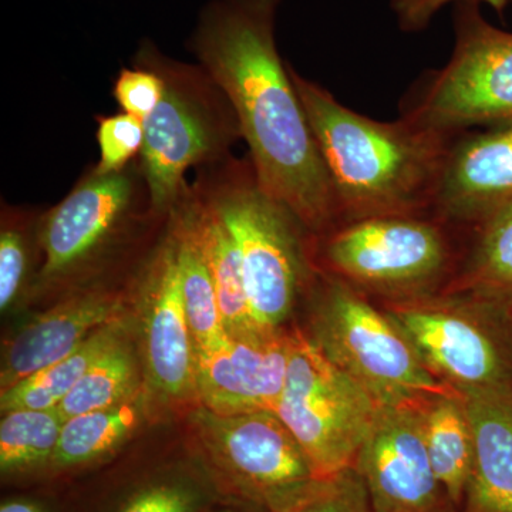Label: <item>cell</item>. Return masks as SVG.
Masks as SVG:
<instances>
[{
  "instance_id": "cell-6",
  "label": "cell",
  "mask_w": 512,
  "mask_h": 512,
  "mask_svg": "<svg viewBox=\"0 0 512 512\" xmlns=\"http://www.w3.org/2000/svg\"><path fill=\"white\" fill-rule=\"evenodd\" d=\"M454 33L453 55L410 92L403 119L450 134L511 120L512 33L488 23L477 2L458 3Z\"/></svg>"
},
{
  "instance_id": "cell-32",
  "label": "cell",
  "mask_w": 512,
  "mask_h": 512,
  "mask_svg": "<svg viewBox=\"0 0 512 512\" xmlns=\"http://www.w3.org/2000/svg\"><path fill=\"white\" fill-rule=\"evenodd\" d=\"M0 512H42L36 505L22 503V501H13V503L3 504Z\"/></svg>"
},
{
  "instance_id": "cell-11",
  "label": "cell",
  "mask_w": 512,
  "mask_h": 512,
  "mask_svg": "<svg viewBox=\"0 0 512 512\" xmlns=\"http://www.w3.org/2000/svg\"><path fill=\"white\" fill-rule=\"evenodd\" d=\"M202 439L229 477L252 500L276 510L316 483L298 440L274 412L217 416L201 409Z\"/></svg>"
},
{
  "instance_id": "cell-21",
  "label": "cell",
  "mask_w": 512,
  "mask_h": 512,
  "mask_svg": "<svg viewBox=\"0 0 512 512\" xmlns=\"http://www.w3.org/2000/svg\"><path fill=\"white\" fill-rule=\"evenodd\" d=\"M121 333L123 328L120 322L103 326L84 340L72 355L57 360L53 365L33 373L22 382L2 390V413L20 409H56L66 399L67 394L72 392L77 382L86 375L93 363L119 342Z\"/></svg>"
},
{
  "instance_id": "cell-14",
  "label": "cell",
  "mask_w": 512,
  "mask_h": 512,
  "mask_svg": "<svg viewBox=\"0 0 512 512\" xmlns=\"http://www.w3.org/2000/svg\"><path fill=\"white\" fill-rule=\"evenodd\" d=\"M288 359L289 333L228 335L218 348L195 352L198 402L217 416L276 413Z\"/></svg>"
},
{
  "instance_id": "cell-28",
  "label": "cell",
  "mask_w": 512,
  "mask_h": 512,
  "mask_svg": "<svg viewBox=\"0 0 512 512\" xmlns=\"http://www.w3.org/2000/svg\"><path fill=\"white\" fill-rule=\"evenodd\" d=\"M96 140L99 161L94 165L97 173L111 174L126 170L140 157L144 147V121L119 111L109 116H96Z\"/></svg>"
},
{
  "instance_id": "cell-30",
  "label": "cell",
  "mask_w": 512,
  "mask_h": 512,
  "mask_svg": "<svg viewBox=\"0 0 512 512\" xmlns=\"http://www.w3.org/2000/svg\"><path fill=\"white\" fill-rule=\"evenodd\" d=\"M454 2H483L501 13L510 0H390V8L404 33H420L429 28L431 20L444 6Z\"/></svg>"
},
{
  "instance_id": "cell-31",
  "label": "cell",
  "mask_w": 512,
  "mask_h": 512,
  "mask_svg": "<svg viewBox=\"0 0 512 512\" xmlns=\"http://www.w3.org/2000/svg\"><path fill=\"white\" fill-rule=\"evenodd\" d=\"M190 494L173 485H158L133 498L121 512H191Z\"/></svg>"
},
{
  "instance_id": "cell-24",
  "label": "cell",
  "mask_w": 512,
  "mask_h": 512,
  "mask_svg": "<svg viewBox=\"0 0 512 512\" xmlns=\"http://www.w3.org/2000/svg\"><path fill=\"white\" fill-rule=\"evenodd\" d=\"M136 386V362L120 339L93 363L57 410L66 421L79 414L110 409L130 400Z\"/></svg>"
},
{
  "instance_id": "cell-16",
  "label": "cell",
  "mask_w": 512,
  "mask_h": 512,
  "mask_svg": "<svg viewBox=\"0 0 512 512\" xmlns=\"http://www.w3.org/2000/svg\"><path fill=\"white\" fill-rule=\"evenodd\" d=\"M124 311L123 292L103 286L74 289L10 340L3 353L2 390L72 355L97 329L120 322Z\"/></svg>"
},
{
  "instance_id": "cell-19",
  "label": "cell",
  "mask_w": 512,
  "mask_h": 512,
  "mask_svg": "<svg viewBox=\"0 0 512 512\" xmlns=\"http://www.w3.org/2000/svg\"><path fill=\"white\" fill-rule=\"evenodd\" d=\"M421 413L431 466L454 508L461 512L474 458L473 434L463 396L431 397L424 400Z\"/></svg>"
},
{
  "instance_id": "cell-3",
  "label": "cell",
  "mask_w": 512,
  "mask_h": 512,
  "mask_svg": "<svg viewBox=\"0 0 512 512\" xmlns=\"http://www.w3.org/2000/svg\"><path fill=\"white\" fill-rule=\"evenodd\" d=\"M134 60L153 67L164 82L163 99L144 121L138 163L154 210L168 217L190 187L187 171L232 156L241 127L227 94L201 64L171 59L148 40Z\"/></svg>"
},
{
  "instance_id": "cell-9",
  "label": "cell",
  "mask_w": 512,
  "mask_h": 512,
  "mask_svg": "<svg viewBox=\"0 0 512 512\" xmlns=\"http://www.w3.org/2000/svg\"><path fill=\"white\" fill-rule=\"evenodd\" d=\"M444 224L429 214L342 222L323 239V264L348 285L420 291L446 272L450 251Z\"/></svg>"
},
{
  "instance_id": "cell-13",
  "label": "cell",
  "mask_w": 512,
  "mask_h": 512,
  "mask_svg": "<svg viewBox=\"0 0 512 512\" xmlns=\"http://www.w3.org/2000/svg\"><path fill=\"white\" fill-rule=\"evenodd\" d=\"M148 380L164 400H198L194 342L185 315L177 238L168 217L160 244L137 279Z\"/></svg>"
},
{
  "instance_id": "cell-4",
  "label": "cell",
  "mask_w": 512,
  "mask_h": 512,
  "mask_svg": "<svg viewBox=\"0 0 512 512\" xmlns=\"http://www.w3.org/2000/svg\"><path fill=\"white\" fill-rule=\"evenodd\" d=\"M194 187L211 202L237 242L256 328L276 332L305 284V228L288 207L266 194L249 157L229 156L198 168Z\"/></svg>"
},
{
  "instance_id": "cell-12",
  "label": "cell",
  "mask_w": 512,
  "mask_h": 512,
  "mask_svg": "<svg viewBox=\"0 0 512 512\" xmlns=\"http://www.w3.org/2000/svg\"><path fill=\"white\" fill-rule=\"evenodd\" d=\"M424 400L383 404L360 450L355 468L373 512H457L431 466Z\"/></svg>"
},
{
  "instance_id": "cell-27",
  "label": "cell",
  "mask_w": 512,
  "mask_h": 512,
  "mask_svg": "<svg viewBox=\"0 0 512 512\" xmlns=\"http://www.w3.org/2000/svg\"><path fill=\"white\" fill-rule=\"evenodd\" d=\"M271 512H373L369 494L355 467L318 480L309 490Z\"/></svg>"
},
{
  "instance_id": "cell-7",
  "label": "cell",
  "mask_w": 512,
  "mask_h": 512,
  "mask_svg": "<svg viewBox=\"0 0 512 512\" xmlns=\"http://www.w3.org/2000/svg\"><path fill=\"white\" fill-rule=\"evenodd\" d=\"M312 340L380 403L460 394L430 372L389 316L345 282L332 281L323 293Z\"/></svg>"
},
{
  "instance_id": "cell-1",
  "label": "cell",
  "mask_w": 512,
  "mask_h": 512,
  "mask_svg": "<svg viewBox=\"0 0 512 512\" xmlns=\"http://www.w3.org/2000/svg\"><path fill=\"white\" fill-rule=\"evenodd\" d=\"M281 0H212L190 49L237 114L256 180L313 234L340 224L311 123L275 40Z\"/></svg>"
},
{
  "instance_id": "cell-25",
  "label": "cell",
  "mask_w": 512,
  "mask_h": 512,
  "mask_svg": "<svg viewBox=\"0 0 512 512\" xmlns=\"http://www.w3.org/2000/svg\"><path fill=\"white\" fill-rule=\"evenodd\" d=\"M64 420L59 410L20 409L0 421V467L19 471L52 461Z\"/></svg>"
},
{
  "instance_id": "cell-17",
  "label": "cell",
  "mask_w": 512,
  "mask_h": 512,
  "mask_svg": "<svg viewBox=\"0 0 512 512\" xmlns=\"http://www.w3.org/2000/svg\"><path fill=\"white\" fill-rule=\"evenodd\" d=\"M461 396L474 444L461 512H512V389Z\"/></svg>"
},
{
  "instance_id": "cell-18",
  "label": "cell",
  "mask_w": 512,
  "mask_h": 512,
  "mask_svg": "<svg viewBox=\"0 0 512 512\" xmlns=\"http://www.w3.org/2000/svg\"><path fill=\"white\" fill-rule=\"evenodd\" d=\"M210 268L222 322L228 335L264 332L256 328L249 309L237 242L210 201L190 184L181 198Z\"/></svg>"
},
{
  "instance_id": "cell-26",
  "label": "cell",
  "mask_w": 512,
  "mask_h": 512,
  "mask_svg": "<svg viewBox=\"0 0 512 512\" xmlns=\"http://www.w3.org/2000/svg\"><path fill=\"white\" fill-rule=\"evenodd\" d=\"M42 217L3 204L0 231V309L5 311L25 288L33 261V241L40 238Z\"/></svg>"
},
{
  "instance_id": "cell-8",
  "label": "cell",
  "mask_w": 512,
  "mask_h": 512,
  "mask_svg": "<svg viewBox=\"0 0 512 512\" xmlns=\"http://www.w3.org/2000/svg\"><path fill=\"white\" fill-rule=\"evenodd\" d=\"M167 218L154 210L138 158L119 173L84 171L59 204L43 212L40 242L45 286L90 271L137 222Z\"/></svg>"
},
{
  "instance_id": "cell-20",
  "label": "cell",
  "mask_w": 512,
  "mask_h": 512,
  "mask_svg": "<svg viewBox=\"0 0 512 512\" xmlns=\"http://www.w3.org/2000/svg\"><path fill=\"white\" fill-rule=\"evenodd\" d=\"M171 221L177 238L185 315L195 352L218 348L228 338V333L222 322L210 268L181 200L171 211Z\"/></svg>"
},
{
  "instance_id": "cell-29",
  "label": "cell",
  "mask_w": 512,
  "mask_h": 512,
  "mask_svg": "<svg viewBox=\"0 0 512 512\" xmlns=\"http://www.w3.org/2000/svg\"><path fill=\"white\" fill-rule=\"evenodd\" d=\"M163 94L164 82L160 74L137 60H133L131 67H123L114 80L113 97L120 111L143 121L157 109Z\"/></svg>"
},
{
  "instance_id": "cell-2",
  "label": "cell",
  "mask_w": 512,
  "mask_h": 512,
  "mask_svg": "<svg viewBox=\"0 0 512 512\" xmlns=\"http://www.w3.org/2000/svg\"><path fill=\"white\" fill-rule=\"evenodd\" d=\"M328 171L340 222L430 215L444 158L457 134L400 117L377 121L343 106L289 64Z\"/></svg>"
},
{
  "instance_id": "cell-5",
  "label": "cell",
  "mask_w": 512,
  "mask_h": 512,
  "mask_svg": "<svg viewBox=\"0 0 512 512\" xmlns=\"http://www.w3.org/2000/svg\"><path fill=\"white\" fill-rule=\"evenodd\" d=\"M383 403L320 352L302 332L289 333L279 419L291 430L316 480L356 466Z\"/></svg>"
},
{
  "instance_id": "cell-22",
  "label": "cell",
  "mask_w": 512,
  "mask_h": 512,
  "mask_svg": "<svg viewBox=\"0 0 512 512\" xmlns=\"http://www.w3.org/2000/svg\"><path fill=\"white\" fill-rule=\"evenodd\" d=\"M476 227V244L450 289L504 308L512 303V200Z\"/></svg>"
},
{
  "instance_id": "cell-15",
  "label": "cell",
  "mask_w": 512,
  "mask_h": 512,
  "mask_svg": "<svg viewBox=\"0 0 512 512\" xmlns=\"http://www.w3.org/2000/svg\"><path fill=\"white\" fill-rule=\"evenodd\" d=\"M461 131L451 141L430 215L446 224H480L512 200V119Z\"/></svg>"
},
{
  "instance_id": "cell-23",
  "label": "cell",
  "mask_w": 512,
  "mask_h": 512,
  "mask_svg": "<svg viewBox=\"0 0 512 512\" xmlns=\"http://www.w3.org/2000/svg\"><path fill=\"white\" fill-rule=\"evenodd\" d=\"M138 421L140 412L131 399L110 409L74 416L64 421L52 461L67 467L96 460L120 446Z\"/></svg>"
},
{
  "instance_id": "cell-10",
  "label": "cell",
  "mask_w": 512,
  "mask_h": 512,
  "mask_svg": "<svg viewBox=\"0 0 512 512\" xmlns=\"http://www.w3.org/2000/svg\"><path fill=\"white\" fill-rule=\"evenodd\" d=\"M386 315L430 372L458 393L512 389L507 349L468 309L414 296L393 302Z\"/></svg>"
}]
</instances>
